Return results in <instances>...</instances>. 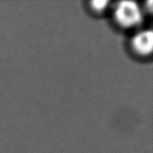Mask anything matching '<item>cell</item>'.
Segmentation results:
<instances>
[{"mask_svg": "<svg viewBox=\"0 0 153 153\" xmlns=\"http://www.w3.org/2000/svg\"><path fill=\"white\" fill-rule=\"evenodd\" d=\"M115 17L117 22L124 27L134 26L142 21V12L135 2H119L115 10Z\"/></svg>", "mask_w": 153, "mask_h": 153, "instance_id": "cell-1", "label": "cell"}, {"mask_svg": "<svg viewBox=\"0 0 153 153\" xmlns=\"http://www.w3.org/2000/svg\"><path fill=\"white\" fill-rule=\"evenodd\" d=\"M134 48L141 55H149L153 47V34L152 30H143L138 33L133 39Z\"/></svg>", "mask_w": 153, "mask_h": 153, "instance_id": "cell-2", "label": "cell"}, {"mask_svg": "<svg viewBox=\"0 0 153 153\" xmlns=\"http://www.w3.org/2000/svg\"><path fill=\"white\" fill-rule=\"evenodd\" d=\"M108 3V1H105V0H103V1H100V0H98V1H92L91 2V6H92V8L94 10H96L98 12H100V11H103L106 8Z\"/></svg>", "mask_w": 153, "mask_h": 153, "instance_id": "cell-3", "label": "cell"}]
</instances>
